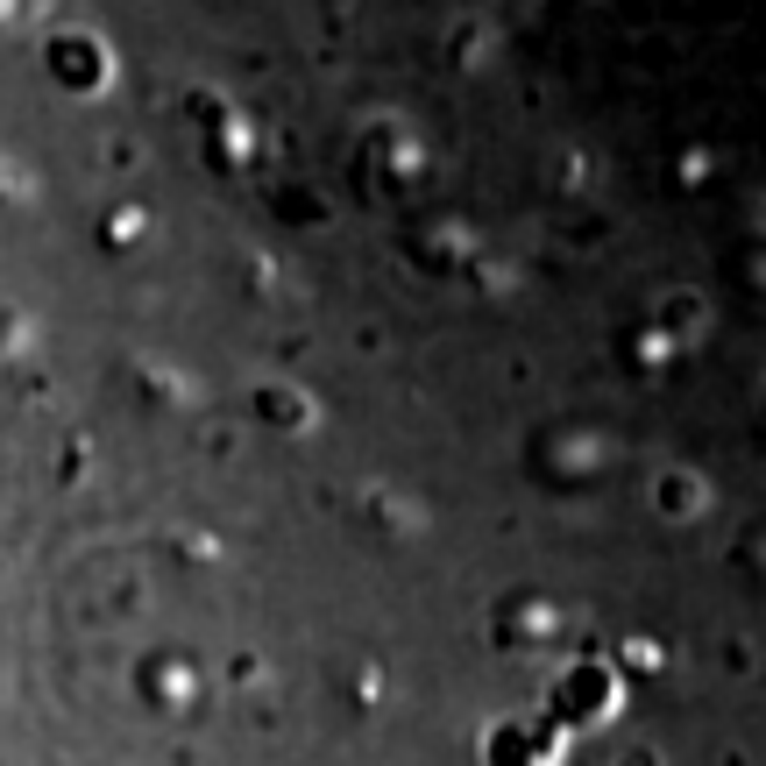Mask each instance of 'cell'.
I'll use <instances>...</instances> for the list:
<instances>
[{
    "instance_id": "cell-1",
    "label": "cell",
    "mask_w": 766,
    "mask_h": 766,
    "mask_svg": "<svg viewBox=\"0 0 766 766\" xmlns=\"http://www.w3.org/2000/svg\"><path fill=\"white\" fill-rule=\"evenodd\" d=\"M50 79L79 86V93H100V86L114 79V57L100 50V36H86V29H64V36L50 43Z\"/></svg>"
},
{
    "instance_id": "cell-2",
    "label": "cell",
    "mask_w": 766,
    "mask_h": 766,
    "mask_svg": "<svg viewBox=\"0 0 766 766\" xmlns=\"http://www.w3.org/2000/svg\"><path fill=\"white\" fill-rule=\"evenodd\" d=\"M142 227H149V213H142V206H114V213H107V242H114V249H128V242H142Z\"/></svg>"
},
{
    "instance_id": "cell-3",
    "label": "cell",
    "mask_w": 766,
    "mask_h": 766,
    "mask_svg": "<svg viewBox=\"0 0 766 766\" xmlns=\"http://www.w3.org/2000/svg\"><path fill=\"white\" fill-rule=\"evenodd\" d=\"M298 398H305V391H284V383H270V391H263V412H270V419H305Z\"/></svg>"
},
{
    "instance_id": "cell-4",
    "label": "cell",
    "mask_w": 766,
    "mask_h": 766,
    "mask_svg": "<svg viewBox=\"0 0 766 766\" xmlns=\"http://www.w3.org/2000/svg\"><path fill=\"white\" fill-rule=\"evenodd\" d=\"M15 334H22V320H0V348H22Z\"/></svg>"
}]
</instances>
